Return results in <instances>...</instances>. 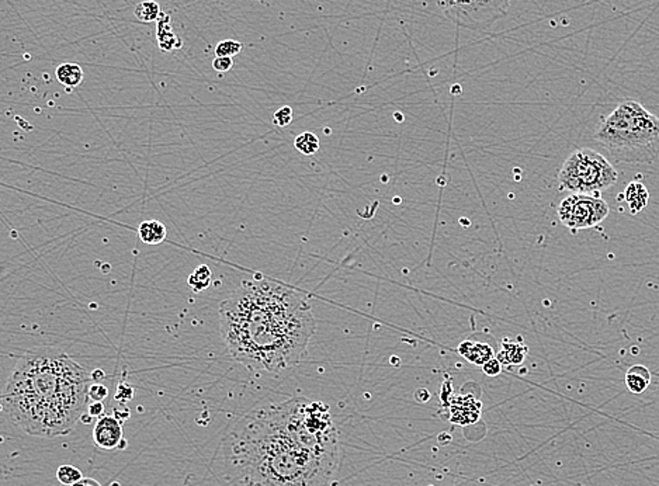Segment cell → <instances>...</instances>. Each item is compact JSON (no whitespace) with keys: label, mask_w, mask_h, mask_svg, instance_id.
Returning a JSON list of instances; mask_svg holds the SVG:
<instances>
[{"label":"cell","mask_w":659,"mask_h":486,"mask_svg":"<svg viewBox=\"0 0 659 486\" xmlns=\"http://www.w3.org/2000/svg\"><path fill=\"white\" fill-rule=\"evenodd\" d=\"M219 457L231 486H328L339 465V432L322 402L260 405L233 424Z\"/></svg>","instance_id":"cell-1"},{"label":"cell","mask_w":659,"mask_h":486,"mask_svg":"<svg viewBox=\"0 0 659 486\" xmlns=\"http://www.w3.org/2000/svg\"><path fill=\"white\" fill-rule=\"evenodd\" d=\"M219 329L237 362L252 371L281 373L304 358L317 324L304 292L256 278L219 303Z\"/></svg>","instance_id":"cell-2"},{"label":"cell","mask_w":659,"mask_h":486,"mask_svg":"<svg viewBox=\"0 0 659 486\" xmlns=\"http://www.w3.org/2000/svg\"><path fill=\"white\" fill-rule=\"evenodd\" d=\"M92 374L65 353L42 349L19 358L2 395L5 416L35 437L69 435L89 405Z\"/></svg>","instance_id":"cell-3"},{"label":"cell","mask_w":659,"mask_h":486,"mask_svg":"<svg viewBox=\"0 0 659 486\" xmlns=\"http://www.w3.org/2000/svg\"><path fill=\"white\" fill-rule=\"evenodd\" d=\"M594 140L619 163L649 165L659 158V118L626 100L602 119Z\"/></svg>","instance_id":"cell-4"},{"label":"cell","mask_w":659,"mask_h":486,"mask_svg":"<svg viewBox=\"0 0 659 486\" xmlns=\"http://www.w3.org/2000/svg\"><path fill=\"white\" fill-rule=\"evenodd\" d=\"M619 180L616 167L599 152L582 148L574 151L558 173L561 190L572 194H601L615 186Z\"/></svg>","instance_id":"cell-5"},{"label":"cell","mask_w":659,"mask_h":486,"mask_svg":"<svg viewBox=\"0 0 659 486\" xmlns=\"http://www.w3.org/2000/svg\"><path fill=\"white\" fill-rule=\"evenodd\" d=\"M439 8L457 27L488 31L508 15L510 0H439Z\"/></svg>","instance_id":"cell-6"},{"label":"cell","mask_w":659,"mask_h":486,"mask_svg":"<svg viewBox=\"0 0 659 486\" xmlns=\"http://www.w3.org/2000/svg\"><path fill=\"white\" fill-rule=\"evenodd\" d=\"M558 218L574 233L579 229L593 228L605 221L610 212L609 204L596 196L571 194L558 206Z\"/></svg>","instance_id":"cell-7"},{"label":"cell","mask_w":659,"mask_h":486,"mask_svg":"<svg viewBox=\"0 0 659 486\" xmlns=\"http://www.w3.org/2000/svg\"><path fill=\"white\" fill-rule=\"evenodd\" d=\"M122 420L115 416H101L97 419L93 429V440L96 446L103 450H115L123 449L124 436H123Z\"/></svg>","instance_id":"cell-8"},{"label":"cell","mask_w":659,"mask_h":486,"mask_svg":"<svg viewBox=\"0 0 659 486\" xmlns=\"http://www.w3.org/2000/svg\"><path fill=\"white\" fill-rule=\"evenodd\" d=\"M483 412V403L479 402L474 395H458L451 399L450 408V420L456 424H471L479 420Z\"/></svg>","instance_id":"cell-9"},{"label":"cell","mask_w":659,"mask_h":486,"mask_svg":"<svg viewBox=\"0 0 659 486\" xmlns=\"http://www.w3.org/2000/svg\"><path fill=\"white\" fill-rule=\"evenodd\" d=\"M457 351L468 362L474 364V366H481V367L487 361L495 357L494 349L488 343L474 342V340L461 342L457 347Z\"/></svg>","instance_id":"cell-10"},{"label":"cell","mask_w":659,"mask_h":486,"mask_svg":"<svg viewBox=\"0 0 659 486\" xmlns=\"http://www.w3.org/2000/svg\"><path fill=\"white\" fill-rule=\"evenodd\" d=\"M528 354L527 344L519 337L517 340L503 339L502 350L497 354V358L502 362V366H520Z\"/></svg>","instance_id":"cell-11"},{"label":"cell","mask_w":659,"mask_h":486,"mask_svg":"<svg viewBox=\"0 0 659 486\" xmlns=\"http://www.w3.org/2000/svg\"><path fill=\"white\" fill-rule=\"evenodd\" d=\"M624 200L631 214H638L648 206L649 193L640 181H631L624 190Z\"/></svg>","instance_id":"cell-12"},{"label":"cell","mask_w":659,"mask_h":486,"mask_svg":"<svg viewBox=\"0 0 659 486\" xmlns=\"http://www.w3.org/2000/svg\"><path fill=\"white\" fill-rule=\"evenodd\" d=\"M651 384V373L649 370L642 366V364H635L630 367L626 373V387L631 394H642Z\"/></svg>","instance_id":"cell-13"},{"label":"cell","mask_w":659,"mask_h":486,"mask_svg":"<svg viewBox=\"0 0 659 486\" xmlns=\"http://www.w3.org/2000/svg\"><path fill=\"white\" fill-rule=\"evenodd\" d=\"M140 239L147 245H159L167 236L166 226L158 219L144 221L138 228Z\"/></svg>","instance_id":"cell-14"},{"label":"cell","mask_w":659,"mask_h":486,"mask_svg":"<svg viewBox=\"0 0 659 486\" xmlns=\"http://www.w3.org/2000/svg\"><path fill=\"white\" fill-rule=\"evenodd\" d=\"M55 76H56V81L61 85L67 87H76L83 82L85 74H83V69L78 64L67 62L56 68Z\"/></svg>","instance_id":"cell-15"},{"label":"cell","mask_w":659,"mask_h":486,"mask_svg":"<svg viewBox=\"0 0 659 486\" xmlns=\"http://www.w3.org/2000/svg\"><path fill=\"white\" fill-rule=\"evenodd\" d=\"M156 38L159 42V47L165 51H172L176 48H181L182 42H178V38L174 35L170 27V17L166 15H160L158 20V33Z\"/></svg>","instance_id":"cell-16"},{"label":"cell","mask_w":659,"mask_h":486,"mask_svg":"<svg viewBox=\"0 0 659 486\" xmlns=\"http://www.w3.org/2000/svg\"><path fill=\"white\" fill-rule=\"evenodd\" d=\"M187 284H189V287H190L194 292H203V291L208 290L210 285L212 284V273H211L210 267L206 266V265L199 266V267L189 276Z\"/></svg>","instance_id":"cell-17"},{"label":"cell","mask_w":659,"mask_h":486,"mask_svg":"<svg viewBox=\"0 0 659 486\" xmlns=\"http://www.w3.org/2000/svg\"><path fill=\"white\" fill-rule=\"evenodd\" d=\"M319 138L310 131H306L303 134H299L294 140V148L306 156H312L319 151Z\"/></svg>","instance_id":"cell-18"},{"label":"cell","mask_w":659,"mask_h":486,"mask_svg":"<svg viewBox=\"0 0 659 486\" xmlns=\"http://www.w3.org/2000/svg\"><path fill=\"white\" fill-rule=\"evenodd\" d=\"M134 13H135V17L142 23H151L155 20H159L162 15L159 3L153 2V0H145V2L137 5Z\"/></svg>","instance_id":"cell-19"},{"label":"cell","mask_w":659,"mask_h":486,"mask_svg":"<svg viewBox=\"0 0 659 486\" xmlns=\"http://www.w3.org/2000/svg\"><path fill=\"white\" fill-rule=\"evenodd\" d=\"M56 479L61 482L62 485L71 486V485L79 482L81 479H83V475L74 465H61L56 469Z\"/></svg>","instance_id":"cell-20"},{"label":"cell","mask_w":659,"mask_h":486,"mask_svg":"<svg viewBox=\"0 0 659 486\" xmlns=\"http://www.w3.org/2000/svg\"><path fill=\"white\" fill-rule=\"evenodd\" d=\"M244 48V44L242 42H239V41H235V40H224L221 42H218V45L215 47V55L217 56H235L237 53H241Z\"/></svg>","instance_id":"cell-21"},{"label":"cell","mask_w":659,"mask_h":486,"mask_svg":"<svg viewBox=\"0 0 659 486\" xmlns=\"http://www.w3.org/2000/svg\"><path fill=\"white\" fill-rule=\"evenodd\" d=\"M274 124L278 126V127H287L291 124V121H292V108L288 107V106H284L281 108H278L276 112H274Z\"/></svg>","instance_id":"cell-22"},{"label":"cell","mask_w":659,"mask_h":486,"mask_svg":"<svg viewBox=\"0 0 659 486\" xmlns=\"http://www.w3.org/2000/svg\"><path fill=\"white\" fill-rule=\"evenodd\" d=\"M233 67V59L229 56H217L212 60V68L218 74H226Z\"/></svg>","instance_id":"cell-23"},{"label":"cell","mask_w":659,"mask_h":486,"mask_svg":"<svg viewBox=\"0 0 659 486\" xmlns=\"http://www.w3.org/2000/svg\"><path fill=\"white\" fill-rule=\"evenodd\" d=\"M108 395V389L101 384H92L89 388V401L103 402Z\"/></svg>","instance_id":"cell-24"},{"label":"cell","mask_w":659,"mask_h":486,"mask_svg":"<svg viewBox=\"0 0 659 486\" xmlns=\"http://www.w3.org/2000/svg\"><path fill=\"white\" fill-rule=\"evenodd\" d=\"M483 371L484 374H487L488 377H498L501 373H502V362L497 358V355L494 358H491L490 361H487L484 366H483Z\"/></svg>","instance_id":"cell-25"},{"label":"cell","mask_w":659,"mask_h":486,"mask_svg":"<svg viewBox=\"0 0 659 486\" xmlns=\"http://www.w3.org/2000/svg\"><path fill=\"white\" fill-rule=\"evenodd\" d=\"M103 412H104L103 402H90L87 405V414L92 417H101Z\"/></svg>","instance_id":"cell-26"},{"label":"cell","mask_w":659,"mask_h":486,"mask_svg":"<svg viewBox=\"0 0 659 486\" xmlns=\"http://www.w3.org/2000/svg\"><path fill=\"white\" fill-rule=\"evenodd\" d=\"M71 486H101V483L97 482L96 479H92V478H83V479H81L79 482H76Z\"/></svg>","instance_id":"cell-27"}]
</instances>
